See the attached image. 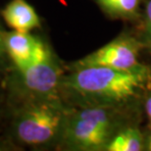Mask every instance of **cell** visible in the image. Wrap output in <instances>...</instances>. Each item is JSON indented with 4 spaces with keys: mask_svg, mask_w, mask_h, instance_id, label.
I'll return each mask as SVG.
<instances>
[{
    "mask_svg": "<svg viewBox=\"0 0 151 151\" xmlns=\"http://www.w3.org/2000/svg\"><path fill=\"white\" fill-rule=\"evenodd\" d=\"M61 83V97L81 106H129L135 104L150 83V69L134 70L88 66L70 69Z\"/></svg>",
    "mask_w": 151,
    "mask_h": 151,
    "instance_id": "obj_1",
    "label": "cell"
},
{
    "mask_svg": "<svg viewBox=\"0 0 151 151\" xmlns=\"http://www.w3.org/2000/svg\"><path fill=\"white\" fill-rule=\"evenodd\" d=\"M129 106H81L69 109L61 142L78 151H105L113 135L129 124Z\"/></svg>",
    "mask_w": 151,
    "mask_h": 151,
    "instance_id": "obj_2",
    "label": "cell"
},
{
    "mask_svg": "<svg viewBox=\"0 0 151 151\" xmlns=\"http://www.w3.org/2000/svg\"><path fill=\"white\" fill-rule=\"evenodd\" d=\"M68 112L61 99L28 100L15 115L14 134L20 142L34 147L60 142Z\"/></svg>",
    "mask_w": 151,
    "mask_h": 151,
    "instance_id": "obj_3",
    "label": "cell"
},
{
    "mask_svg": "<svg viewBox=\"0 0 151 151\" xmlns=\"http://www.w3.org/2000/svg\"><path fill=\"white\" fill-rule=\"evenodd\" d=\"M16 71L21 89L29 100L62 99L61 83L64 74L51 50Z\"/></svg>",
    "mask_w": 151,
    "mask_h": 151,
    "instance_id": "obj_4",
    "label": "cell"
},
{
    "mask_svg": "<svg viewBox=\"0 0 151 151\" xmlns=\"http://www.w3.org/2000/svg\"><path fill=\"white\" fill-rule=\"evenodd\" d=\"M144 47L145 46L140 39L129 35H122L99 49L73 63L71 69L102 66L118 70H134L142 66L139 63V54Z\"/></svg>",
    "mask_w": 151,
    "mask_h": 151,
    "instance_id": "obj_5",
    "label": "cell"
},
{
    "mask_svg": "<svg viewBox=\"0 0 151 151\" xmlns=\"http://www.w3.org/2000/svg\"><path fill=\"white\" fill-rule=\"evenodd\" d=\"M6 53L13 61L15 68H22L45 56L50 48L40 38L31 32L13 31L4 32Z\"/></svg>",
    "mask_w": 151,
    "mask_h": 151,
    "instance_id": "obj_6",
    "label": "cell"
},
{
    "mask_svg": "<svg viewBox=\"0 0 151 151\" xmlns=\"http://www.w3.org/2000/svg\"><path fill=\"white\" fill-rule=\"evenodd\" d=\"M2 16L13 31L31 32L40 27L37 13L26 0H11L3 9Z\"/></svg>",
    "mask_w": 151,
    "mask_h": 151,
    "instance_id": "obj_7",
    "label": "cell"
},
{
    "mask_svg": "<svg viewBox=\"0 0 151 151\" xmlns=\"http://www.w3.org/2000/svg\"><path fill=\"white\" fill-rule=\"evenodd\" d=\"M145 150V134L134 124H127L116 132L105 151Z\"/></svg>",
    "mask_w": 151,
    "mask_h": 151,
    "instance_id": "obj_8",
    "label": "cell"
},
{
    "mask_svg": "<svg viewBox=\"0 0 151 151\" xmlns=\"http://www.w3.org/2000/svg\"><path fill=\"white\" fill-rule=\"evenodd\" d=\"M105 14L113 19L137 20L140 17L142 0H94Z\"/></svg>",
    "mask_w": 151,
    "mask_h": 151,
    "instance_id": "obj_9",
    "label": "cell"
},
{
    "mask_svg": "<svg viewBox=\"0 0 151 151\" xmlns=\"http://www.w3.org/2000/svg\"><path fill=\"white\" fill-rule=\"evenodd\" d=\"M143 35L142 42L145 47L151 48V0H147L144 8L143 16Z\"/></svg>",
    "mask_w": 151,
    "mask_h": 151,
    "instance_id": "obj_10",
    "label": "cell"
},
{
    "mask_svg": "<svg viewBox=\"0 0 151 151\" xmlns=\"http://www.w3.org/2000/svg\"><path fill=\"white\" fill-rule=\"evenodd\" d=\"M144 112L151 127V92L146 96L145 101H144Z\"/></svg>",
    "mask_w": 151,
    "mask_h": 151,
    "instance_id": "obj_11",
    "label": "cell"
},
{
    "mask_svg": "<svg viewBox=\"0 0 151 151\" xmlns=\"http://www.w3.org/2000/svg\"><path fill=\"white\" fill-rule=\"evenodd\" d=\"M4 53H6L5 41H4V32L0 29V58H1Z\"/></svg>",
    "mask_w": 151,
    "mask_h": 151,
    "instance_id": "obj_12",
    "label": "cell"
},
{
    "mask_svg": "<svg viewBox=\"0 0 151 151\" xmlns=\"http://www.w3.org/2000/svg\"><path fill=\"white\" fill-rule=\"evenodd\" d=\"M145 150L151 151V131L145 134Z\"/></svg>",
    "mask_w": 151,
    "mask_h": 151,
    "instance_id": "obj_13",
    "label": "cell"
}]
</instances>
